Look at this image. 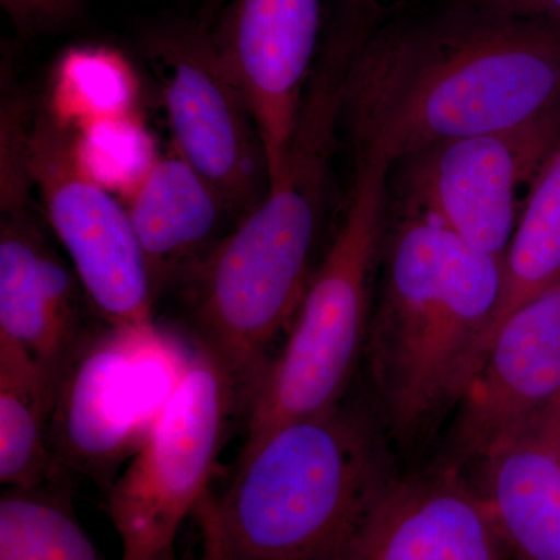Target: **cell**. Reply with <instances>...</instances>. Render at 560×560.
<instances>
[{"instance_id": "24", "label": "cell", "mask_w": 560, "mask_h": 560, "mask_svg": "<svg viewBox=\"0 0 560 560\" xmlns=\"http://www.w3.org/2000/svg\"><path fill=\"white\" fill-rule=\"evenodd\" d=\"M378 14V0H326V16L377 21Z\"/></svg>"}, {"instance_id": "12", "label": "cell", "mask_w": 560, "mask_h": 560, "mask_svg": "<svg viewBox=\"0 0 560 560\" xmlns=\"http://www.w3.org/2000/svg\"><path fill=\"white\" fill-rule=\"evenodd\" d=\"M32 189L27 167L0 168V334L27 349L57 394L92 330L84 326L79 278L32 213Z\"/></svg>"}, {"instance_id": "5", "label": "cell", "mask_w": 560, "mask_h": 560, "mask_svg": "<svg viewBox=\"0 0 560 560\" xmlns=\"http://www.w3.org/2000/svg\"><path fill=\"white\" fill-rule=\"evenodd\" d=\"M355 178L340 230L312 275L289 338L246 405V441L341 404L366 345L372 280L388 220L389 162L353 150Z\"/></svg>"}, {"instance_id": "22", "label": "cell", "mask_w": 560, "mask_h": 560, "mask_svg": "<svg viewBox=\"0 0 560 560\" xmlns=\"http://www.w3.org/2000/svg\"><path fill=\"white\" fill-rule=\"evenodd\" d=\"M7 16L22 35L55 31L80 14L81 0H0Z\"/></svg>"}, {"instance_id": "20", "label": "cell", "mask_w": 560, "mask_h": 560, "mask_svg": "<svg viewBox=\"0 0 560 560\" xmlns=\"http://www.w3.org/2000/svg\"><path fill=\"white\" fill-rule=\"evenodd\" d=\"M139 81L130 61L106 46L70 47L55 68L50 113L73 132L95 121L139 116Z\"/></svg>"}, {"instance_id": "8", "label": "cell", "mask_w": 560, "mask_h": 560, "mask_svg": "<svg viewBox=\"0 0 560 560\" xmlns=\"http://www.w3.org/2000/svg\"><path fill=\"white\" fill-rule=\"evenodd\" d=\"M27 161L44 215L94 312L114 329L156 327V294L127 206L92 178L77 153L75 135L46 102L31 119Z\"/></svg>"}, {"instance_id": "18", "label": "cell", "mask_w": 560, "mask_h": 560, "mask_svg": "<svg viewBox=\"0 0 560 560\" xmlns=\"http://www.w3.org/2000/svg\"><path fill=\"white\" fill-rule=\"evenodd\" d=\"M503 268V296L485 345L501 320L560 275V135L530 186Z\"/></svg>"}, {"instance_id": "26", "label": "cell", "mask_w": 560, "mask_h": 560, "mask_svg": "<svg viewBox=\"0 0 560 560\" xmlns=\"http://www.w3.org/2000/svg\"><path fill=\"white\" fill-rule=\"evenodd\" d=\"M556 412H558L560 419V399L558 400V404H556Z\"/></svg>"}, {"instance_id": "4", "label": "cell", "mask_w": 560, "mask_h": 560, "mask_svg": "<svg viewBox=\"0 0 560 560\" xmlns=\"http://www.w3.org/2000/svg\"><path fill=\"white\" fill-rule=\"evenodd\" d=\"M396 477L370 412L338 404L245 442L230 485L194 514L201 560H331Z\"/></svg>"}, {"instance_id": "7", "label": "cell", "mask_w": 560, "mask_h": 560, "mask_svg": "<svg viewBox=\"0 0 560 560\" xmlns=\"http://www.w3.org/2000/svg\"><path fill=\"white\" fill-rule=\"evenodd\" d=\"M190 352L158 326L92 330L55 394L50 444L62 474L108 488L183 378Z\"/></svg>"}, {"instance_id": "11", "label": "cell", "mask_w": 560, "mask_h": 560, "mask_svg": "<svg viewBox=\"0 0 560 560\" xmlns=\"http://www.w3.org/2000/svg\"><path fill=\"white\" fill-rule=\"evenodd\" d=\"M560 399V275L511 312L486 341L456 405L453 464L545 418Z\"/></svg>"}, {"instance_id": "14", "label": "cell", "mask_w": 560, "mask_h": 560, "mask_svg": "<svg viewBox=\"0 0 560 560\" xmlns=\"http://www.w3.org/2000/svg\"><path fill=\"white\" fill-rule=\"evenodd\" d=\"M331 560H512L480 486L451 460L394 477Z\"/></svg>"}, {"instance_id": "15", "label": "cell", "mask_w": 560, "mask_h": 560, "mask_svg": "<svg viewBox=\"0 0 560 560\" xmlns=\"http://www.w3.org/2000/svg\"><path fill=\"white\" fill-rule=\"evenodd\" d=\"M480 489L512 560H560V419L497 442L480 459Z\"/></svg>"}, {"instance_id": "19", "label": "cell", "mask_w": 560, "mask_h": 560, "mask_svg": "<svg viewBox=\"0 0 560 560\" xmlns=\"http://www.w3.org/2000/svg\"><path fill=\"white\" fill-rule=\"evenodd\" d=\"M0 560H106L81 526L68 485L5 488Z\"/></svg>"}, {"instance_id": "21", "label": "cell", "mask_w": 560, "mask_h": 560, "mask_svg": "<svg viewBox=\"0 0 560 560\" xmlns=\"http://www.w3.org/2000/svg\"><path fill=\"white\" fill-rule=\"evenodd\" d=\"M73 135L81 164L92 178L124 198L160 156L140 116L95 121Z\"/></svg>"}, {"instance_id": "25", "label": "cell", "mask_w": 560, "mask_h": 560, "mask_svg": "<svg viewBox=\"0 0 560 560\" xmlns=\"http://www.w3.org/2000/svg\"><path fill=\"white\" fill-rule=\"evenodd\" d=\"M156 560H178L176 559V555H175V550H168V551H165L164 555H161L160 558H158Z\"/></svg>"}, {"instance_id": "17", "label": "cell", "mask_w": 560, "mask_h": 560, "mask_svg": "<svg viewBox=\"0 0 560 560\" xmlns=\"http://www.w3.org/2000/svg\"><path fill=\"white\" fill-rule=\"evenodd\" d=\"M55 393L31 353L0 334V482L3 488L68 485L55 460Z\"/></svg>"}, {"instance_id": "6", "label": "cell", "mask_w": 560, "mask_h": 560, "mask_svg": "<svg viewBox=\"0 0 560 560\" xmlns=\"http://www.w3.org/2000/svg\"><path fill=\"white\" fill-rule=\"evenodd\" d=\"M237 390L219 361L195 342L189 364L138 451L106 488L120 560L172 550L187 515L208 492Z\"/></svg>"}, {"instance_id": "16", "label": "cell", "mask_w": 560, "mask_h": 560, "mask_svg": "<svg viewBox=\"0 0 560 560\" xmlns=\"http://www.w3.org/2000/svg\"><path fill=\"white\" fill-rule=\"evenodd\" d=\"M125 200L156 296L215 248L224 219L232 217L176 150L158 156Z\"/></svg>"}, {"instance_id": "2", "label": "cell", "mask_w": 560, "mask_h": 560, "mask_svg": "<svg viewBox=\"0 0 560 560\" xmlns=\"http://www.w3.org/2000/svg\"><path fill=\"white\" fill-rule=\"evenodd\" d=\"M364 355L383 423L411 441L456 408L503 296V259L388 202Z\"/></svg>"}, {"instance_id": "10", "label": "cell", "mask_w": 560, "mask_h": 560, "mask_svg": "<svg viewBox=\"0 0 560 560\" xmlns=\"http://www.w3.org/2000/svg\"><path fill=\"white\" fill-rule=\"evenodd\" d=\"M147 47L175 150L241 221L270 189L264 143L248 103L205 32L171 25L151 35Z\"/></svg>"}, {"instance_id": "23", "label": "cell", "mask_w": 560, "mask_h": 560, "mask_svg": "<svg viewBox=\"0 0 560 560\" xmlns=\"http://www.w3.org/2000/svg\"><path fill=\"white\" fill-rule=\"evenodd\" d=\"M523 20L560 22V0H452Z\"/></svg>"}, {"instance_id": "3", "label": "cell", "mask_w": 560, "mask_h": 560, "mask_svg": "<svg viewBox=\"0 0 560 560\" xmlns=\"http://www.w3.org/2000/svg\"><path fill=\"white\" fill-rule=\"evenodd\" d=\"M327 94L302 105L285 164L264 200L187 275L195 342L208 350L246 408L280 331L300 311L340 136Z\"/></svg>"}, {"instance_id": "13", "label": "cell", "mask_w": 560, "mask_h": 560, "mask_svg": "<svg viewBox=\"0 0 560 560\" xmlns=\"http://www.w3.org/2000/svg\"><path fill=\"white\" fill-rule=\"evenodd\" d=\"M326 0H231L212 36L248 103L278 178L323 43Z\"/></svg>"}, {"instance_id": "9", "label": "cell", "mask_w": 560, "mask_h": 560, "mask_svg": "<svg viewBox=\"0 0 560 560\" xmlns=\"http://www.w3.org/2000/svg\"><path fill=\"white\" fill-rule=\"evenodd\" d=\"M560 135V103L525 124L445 140L394 164L389 205L419 210L504 260L526 198ZM390 167V168H393Z\"/></svg>"}, {"instance_id": "1", "label": "cell", "mask_w": 560, "mask_h": 560, "mask_svg": "<svg viewBox=\"0 0 560 560\" xmlns=\"http://www.w3.org/2000/svg\"><path fill=\"white\" fill-rule=\"evenodd\" d=\"M560 103V22L452 2L378 25L346 73L341 131L397 162L525 124Z\"/></svg>"}]
</instances>
